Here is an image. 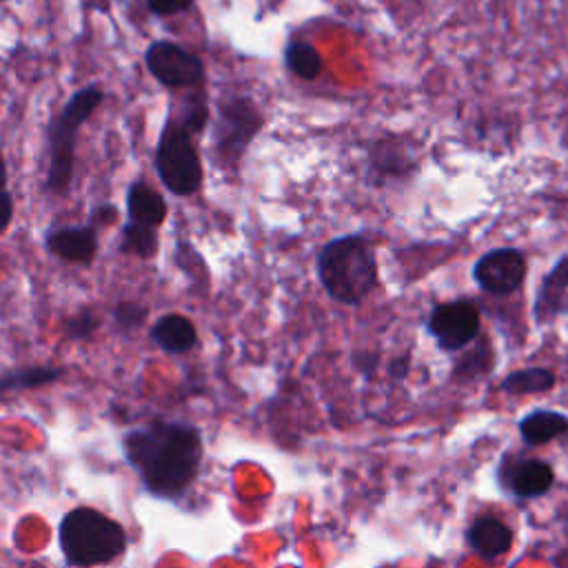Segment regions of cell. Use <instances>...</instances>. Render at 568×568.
Here are the masks:
<instances>
[{
    "label": "cell",
    "instance_id": "cell-1",
    "mask_svg": "<svg viewBox=\"0 0 568 568\" xmlns=\"http://www.w3.org/2000/svg\"><path fill=\"white\" fill-rule=\"evenodd\" d=\"M124 453L146 490L160 497H178L200 470L202 437L191 424L155 422L129 430Z\"/></svg>",
    "mask_w": 568,
    "mask_h": 568
},
{
    "label": "cell",
    "instance_id": "cell-2",
    "mask_svg": "<svg viewBox=\"0 0 568 568\" xmlns=\"http://www.w3.org/2000/svg\"><path fill=\"white\" fill-rule=\"evenodd\" d=\"M315 271L326 295L344 306H359L379 286L375 248L362 233L328 240L317 253Z\"/></svg>",
    "mask_w": 568,
    "mask_h": 568
},
{
    "label": "cell",
    "instance_id": "cell-3",
    "mask_svg": "<svg viewBox=\"0 0 568 568\" xmlns=\"http://www.w3.org/2000/svg\"><path fill=\"white\" fill-rule=\"evenodd\" d=\"M60 548L71 566L91 568L118 559L126 548V535L100 510L75 508L60 521Z\"/></svg>",
    "mask_w": 568,
    "mask_h": 568
},
{
    "label": "cell",
    "instance_id": "cell-4",
    "mask_svg": "<svg viewBox=\"0 0 568 568\" xmlns=\"http://www.w3.org/2000/svg\"><path fill=\"white\" fill-rule=\"evenodd\" d=\"M104 91L95 84L82 87L75 91L60 115L49 124V171H47V191L53 195H64L73 180V160H75V138L78 129L93 115L102 104Z\"/></svg>",
    "mask_w": 568,
    "mask_h": 568
},
{
    "label": "cell",
    "instance_id": "cell-5",
    "mask_svg": "<svg viewBox=\"0 0 568 568\" xmlns=\"http://www.w3.org/2000/svg\"><path fill=\"white\" fill-rule=\"evenodd\" d=\"M155 171L162 184L175 195H193L202 189L204 169L200 153L193 144V135L175 118H169L160 131Z\"/></svg>",
    "mask_w": 568,
    "mask_h": 568
},
{
    "label": "cell",
    "instance_id": "cell-6",
    "mask_svg": "<svg viewBox=\"0 0 568 568\" xmlns=\"http://www.w3.org/2000/svg\"><path fill=\"white\" fill-rule=\"evenodd\" d=\"M262 124L264 118L260 109L246 95H229L220 100L213 126V149L226 166H235L242 160Z\"/></svg>",
    "mask_w": 568,
    "mask_h": 568
},
{
    "label": "cell",
    "instance_id": "cell-7",
    "mask_svg": "<svg viewBox=\"0 0 568 568\" xmlns=\"http://www.w3.org/2000/svg\"><path fill=\"white\" fill-rule=\"evenodd\" d=\"M481 317L473 300L459 297L433 306L426 328L435 337L442 351H462L479 335Z\"/></svg>",
    "mask_w": 568,
    "mask_h": 568
},
{
    "label": "cell",
    "instance_id": "cell-8",
    "mask_svg": "<svg viewBox=\"0 0 568 568\" xmlns=\"http://www.w3.org/2000/svg\"><path fill=\"white\" fill-rule=\"evenodd\" d=\"M149 73L169 89L197 87L204 80L202 60L171 40H155L144 53Z\"/></svg>",
    "mask_w": 568,
    "mask_h": 568
},
{
    "label": "cell",
    "instance_id": "cell-9",
    "mask_svg": "<svg viewBox=\"0 0 568 568\" xmlns=\"http://www.w3.org/2000/svg\"><path fill=\"white\" fill-rule=\"evenodd\" d=\"M528 273L524 251L515 246H499L481 253L473 264L475 284L490 295H510L521 288Z\"/></svg>",
    "mask_w": 568,
    "mask_h": 568
},
{
    "label": "cell",
    "instance_id": "cell-10",
    "mask_svg": "<svg viewBox=\"0 0 568 568\" xmlns=\"http://www.w3.org/2000/svg\"><path fill=\"white\" fill-rule=\"evenodd\" d=\"M417 158L402 138L386 135L368 144V182L386 184L408 180L417 171Z\"/></svg>",
    "mask_w": 568,
    "mask_h": 568
},
{
    "label": "cell",
    "instance_id": "cell-11",
    "mask_svg": "<svg viewBox=\"0 0 568 568\" xmlns=\"http://www.w3.org/2000/svg\"><path fill=\"white\" fill-rule=\"evenodd\" d=\"M44 246L51 255L71 264H91L98 251V231L91 224L51 229L44 235Z\"/></svg>",
    "mask_w": 568,
    "mask_h": 568
},
{
    "label": "cell",
    "instance_id": "cell-12",
    "mask_svg": "<svg viewBox=\"0 0 568 568\" xmlns=\"http://www.w3.org/2000/svg\"><path fill=\"white\" fill-rule=\"evenodd\" d=\"M568 293V253H564L552 268L544 275L535 304H532V315L539 324L555 320L557 315H564V300Z\"/></svg>",
    "mask_w": 568,
    "mask_h": 568
},
{
    "label": "cell",
    "instance_id": "cell-13",
    "mask_svg": "<svg viewBox=\"0 0 568 568\" xmlns=\"http://www.w3.org/2000/svg\"><path fill=\"white\" fill-rule=\"evenodd\" d=\"M126 215L129 222L160 229L169 215V206L155 189H151L144 180H135L126 191Z\"/></svg>",
    "mask_w": 568,
    "mask_h": 568
},
{
    "label": "cell",
    "instance_id": "cell-14",
    "mask_svg": "<svg viewBox=\"0 0 568 568\" xmlns=\"http://www.w3.org/2000/svg\"><path fill=\"white\" fill-rule=\"evenodd\" d=\"M151 339L166 353H186L197 344V331L189 317L166 313L151 326Z\"/></svg>",
    "mask_w": 568,
    "mask_h": 568
},
{
    "label": "cell",
    "instance_id": "cell-15",
    "mask_svg": "<svg viewBox=\"0 0 568 568\" xmlns=\"http://www.w3.org/2000/svg\"><path fill=\"white\" fill-rule=\"evenodd\" d=\"M468 544L481 557L497 559L510 550L513 530L495 517H481L468 528Z\"/></svg>",
    "mask_w": 568,
    "mask_h": 568
},
{
    "label": "cell",
    "instance_id": "cell-16",
    "mask_svg": "<svg viewBox=\"0 0 568 568\" xmlns=\"http://www.w3.org/2000/svg\"><path fill=\"white\" fill-rule=\"evenodd\" d=\"M552 486V468L541 459H524L508 473V488L517 497H537Z\"/></svg>",
    "mask_w": 568,
    "mask_h": 568
},
{
    "label": "cell",
    "instance_id": "cell-17",
    "mask_svg": "<svg viewBox=\"0 0 568 568\" xmlns=\"http://www.w3.org/2000/svg\"><path fill=\"white\" fill-rule=\"evenodd\" d=\"M568 430V417L557 410H535L519 422V433L526 444H546Z\"/></svg>",
    "mask_w": 568,
    "mask_h": 568
},
{
    "label": "cell",
    "instance_id": "cell-18",
    "mask_svg": "<svg viewBox=\"0 0 568 568\" xmlns=\"http://www.w3.org/2000/svg\"><path fill=\"white\" fill-rule=\"evenodd\" d=\"M284 64L293 75H297L302 80H315L324 69L322 53L317 51L315 44H311L304 38H291L286 42Z\"/></svg>",
    "mask_w": 568,
    "mask_h": 568
},
{
    "label": "cell",
    "instance_id": "cell-19",
    "mask_svg": "<svg viewBox=\"0 0 568 568\" xmlns=\"http://www.w3.org/2000/svg\"><path fill=\"white\" fill-rule=\"evenodd\" d=\"M555 386V375L548 368L541 366H530V368H521L510 373L504 382H501V390L510 393V395H528V393H544L548 388Z\"/></svg>",
    "mask_w": 568,
    "mask_h": 568
},
{
    "label": "cell",
    "instance_id": "cell-20",
    "mask_svg": "<svg viewBox=\"0 0 568 568\" xmlns=\"http://www.w3.org/2000/svg\"><path fill=\"white\" fill-rule=\"evenodd\" d=\"M160 248L158 242V229L151 226H142L135 222H126L122 229V244L120 251L138 255L142 260H151Z\"/></svg>",
    "mask_w": 568,
    "mask_h": 568
},
{
    "label": "cell",
    "instance_id": "cell-21",
    "mask_svg": "<svg viewBox=\"0 0 568 568\" xmlns=\"http://www.w3.org/2000/svg\"><path fill=\"white\" fill-rule=\"evenodd\" d=\"M62 375L60 368L53 366H29L18 368L13 373H7L0 377V395L7 390H22V388H36L55 382Z\"/></svg>",
    "mask_w": 568,
    "mask_h": 568
},
{
    "label": "cell",
    "instance_id": "cell-22",
    "mask_svg": "<svg viewBox=\"0 0 568 568\" xmlns=\"http://www.w3.org/2000/svg\"><path fill=\"white\" fill-rule=\"evenodd\" d=\"M191 135L193 133H200L206 122H209V102H206V95L202 91L189 95L186 104L182 106L180 111V118H175Z\"/></svg>",
    "mask_w": 568,
    "mask_h": 568
},
{
    "label": "cell",
    "instance_id": "cell-23",
    "mask_svg": "<svg viewBox=\"0 0 568 568\" xmlns=\"http://www.w3.org/2000/svg\"><path fill=\"white\" fill-rule=\"evenodd\" d=\"M113 320L118 322L120 328L133 331V328H138L146 320V306H142L138 302H120L113 308Z\"/></svg>",
    "mask_w": 568,
    "mask_h": 568
},
{
    "label": "cell",
    "instance_id": "cell-24",
    "mask_svg": "<svg viewBox=\"0 0 568 568\" xmlns=\"http://www.w3.org/2000/svg\"><path fill=\"white\" fill-rule=\"evenodd\" d=\"M98 328V317L93 311H82L78 313L75 317H71L69 326H67V333L69 337L73 339H87L93 335V331Z\"/></svg>",
    "mask_w": 568,
    "mask_h": 568
},
{
    "label": "cell",
    "instance_id": "cell-25",
    "mask_svg": "<svg viewBox=\"0 0 568 568\" xmlns=\"http://www.w3.org/2000/svg\"><path fill=\"white\" fill-rule=\"evenodd\" d=\"M146 4L155 16H173L189 9L193 0H146Z\"/></svg>",
    "mask_w": 568,
    "mask_h": 568
},
{
    "label": "cell",
    "instance_id": "cell-26",
    "mask_svg": "<svg viewBox=\"0 0 568 568\" xmlns=\"http://www.w3.org/2000/svg\"><path fill=\"white\" fill-rule=\"evenodd\" d=\"M118 217V209L111 204V202H106V204H100V206H95L93 211H91V226H95V224H113V220Z\"/></svg>",
    "mask_w": 568,
    "mask_h": 568
},
{
    "label": "cell",
    "instance_id": "cell-27",
    "mask_svg": "<svg viewBox=\"0 0 568 568\" xmlns=\"http://www.w3.org/2000/svg\"><path fill=\"white\" fill-rule=\"evenodd\" d=\"M11 217H13V200H11V195L2 189V191H0V233L7 231Z\"/></svg>",
    "mask_w": 568,
    "mask_h": 568
},
{
    "label": "cell",
    "instance_id": "cell-28",
    "mask_svg": "<svg viewBox=\"0 0 568 568\" xmlns=\"http://www.w3.org/2000/svg\"><path fill=\"white\" fill-rule=\"evenodd\" d=\"M4 184H7V164H4V158L0 151V191L4 189Z\"/></svg>",
    "mask_w": 568,
    "mask_h": 568
},
{
    "label": "cell",
    "instance_id": "cell-29",
    "mask_svg": "<svg viewBox=\"0 0 568 568\" xmlns=\"http://www.w3.org/2000/svg\"><path fill=\"white\" fill-rule=\"evenodd\" d=\"M564 313H568V293H566V300H564Z\"/></svg>",
    "mask_w": 568,
    "mask_h": 568
},
{
    "label": "cell",
    "instance_id": "cell-30",
    "mask_svg": "<svg viewBox=\"0 0 568 568\" xmlns=\"http://www.w3.org/2000/svg\"><path fill=\"white\" fill-rule=\"evenodd\" d=\"M0 2H2V0H0Z\"/></svg>",
    "mask_w": 568,
    "mask_h": 568
}]
</instances>
